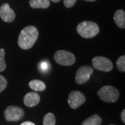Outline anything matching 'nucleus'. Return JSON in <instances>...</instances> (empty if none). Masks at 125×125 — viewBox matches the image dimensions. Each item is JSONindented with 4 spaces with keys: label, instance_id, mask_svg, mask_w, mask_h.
I'll return each instance as SVG.
<instances>
[{
    "label": "nucleus",
    "instance_id": "4",
    "mask_svg": "<svg viewBox=\"0 0 125 125\" xmlns=\"http://www.w3.org/2000/svg\"><path fill=\"white\" fill-rule=\"evenodd\" d=\"M54 58L55 61L58 64L63 66L72 65L76 61L74 55L65 50H59L56 52Z\"/></svg>",
    "mask_w": 125,
    "mask_h": 125
},
{
    "label": "nucleus",
    "instance_id": "13",
    "mask_svg": "<svg viewBox=\"0 0 125 125\" xmlns=\"http://www.w3.org/2000/svg\"><path fill=\"white\" fill-rule=\"evenodd\" d=\"M29 85L31 89L37 92H42L46 88L45 83L40 80H31L29 82Z\"/></svg>",
    "mask_w": 125,
    "mask_h": 125
},
{
    "label": "nucleus",
    "instance_id": "21",
    "mask_svg": "<svg viewBox=\"0 0 125 125\" xmlns=\"http://www.w3.org/2000/svg\"><path fill=\"white\" fill-rule=\"evenodd\" d=\"M121 119H122V122L125 123V110H123L121 113Z\"/></svg>",
    "mask_w": 125,
    "mask_h": 125
},
{
    "label": "nucleus",
    "instance_id": "7",
    "mask_svg": "<svg viewBox=\"0 0 125 125\" xmlns=\"http://www.w3.org/2000/svg\"><path fill=\"white\" fill-rule=\"evenodd\" d=\"M93 73V69L88 65L80 67L76 71L75 80L78 84H83L89 80L91 74Z\"/></svg>",
    "mask_w": 125,
    "mask_h": 125
},
{
    "label": "nucleus",
    "instance_id": "5",
    "mask_svg": "<svg viewBox=\"0 0 125 125\" xmlns=\"http://www.w3.org/2000/svg\"><path fill=\"white\" fill-rule=\"evenodd\" d=\"M93 65L94 69L103 72H110L113 68L111 61L103 56H96L93 58Z\"/></svg>",
    "mask_w": 125,
    "mask_h": 125
},
{
    "label": "nucleus",
    "instance_id": "20",
    "mask_svg": "<svg viewBox=\"0 0 125 125\" xmlns=\"http://www.w3.org/2000/svg\"><path fill=\"white\" fill-rule=\"evenodd\" d=\"M76 2V0H64V5L67 8H71Z\"/></svg>",
    "mask_w": 125,
    "mask_h": 125
},
{
    "label": "nucleus",
    "instance_id": "12",
    "mask_svg": "<svg viewBox=\"0 0 125 125\" xmlns=\"http://www.w3.org/2000/svg\"><path fill=\"white\" fill-rule=\"evenodd\" d=\"M29 4L33 9H47L49 6V0H30Z\"/></svg>",
    "mask_w": 125,
    "mask_h": 125
},
{
    "label": "nucleus",
    "instance_id": "8",
    "mask_svg": "<svg viewBox=\"0 0 125 125\" xmlns=\"http://www.w3.org/2000/svg\"><path fill=\"white\" fill-rule=\"evenodd\" d=\"M68 104L72 109H76L83 104L85 102V97L80 91H72L68 96Z\"/></svg>",
    "mask_w": 125,
    "mask_h": 125
},
{
    "label": "nucleus",
    "instance_id": "19",
    "mask_svg": "<svg viewBox=\"0 0 125 125\" xmlns=\"http://www.w3.org/2000/svg\"><path fill=\"white\" fill-rule=\"evenodd\" d=\"M7 86V80L4 76L0 75V93L2 92Z\"/></svg>",
    "mask_w": 125,
    "mask_h": 125
},
{
    "label": "nucleus",
    "instance_id": "18",
    "mask_svg": "<svg viewBox=\"0 0 125 125\" xmlns=\"http://www.w3.org/2000/svg\"><path fill=\"white\" fill-rule=\"evenodd\" d=\"M39 68H40V71L43 72H46L49 70L50 68V65L49 63L46 61H43L40 62L39 65Z\"/></svg>",
    "mask_w": 125,
    "mask_h": 125
},
{
    "label": "nucleus",
    "instance_id": "24",
    "mask_svg": "<svg viewBox=\"0 0 125 125\" xmlns=\"http://www.w3.org/2000/svg\"><path fill=\"white\" fill-rule=\"evenodd\" d=\"M85 1H94L96 0H85Z\"/></svg>",
    "mask_w": 125,
    "mask_h": 125
},
{
    "label": "nucleus",
    "instance_id": "9",
    "mask_svg": "<svg viewBox=\"0 0 125 125\" xmlns=\"http://www.w3.org/2000/svg\"><path fill=\"white\" fill-rule=\"evenodd\" d=\"M0 17L5 22H12L15 18V13L9 4H4L0 7Z\"/></svg>",
    "mask_w": 125,
    "mask_h": 125
},
{
    "label": "nucleus",
    "instance_id": "2",
    "mask_svg": "<svg viewBox=\"0 0 125 125\" xmlns=\"http://www.w3.org/2000/svg\"><path fill=\"white\" fill-rule=\"evenodd\" d=\"M76 31L82 38H91L98 34L99 28L98 25L93 22L83 21L77 25Z\"/></svg>",
    "mask_w": 125,
    "mask_h": 125
},
{
    "label": "nucleus",
    "instance_id": "25",
    "mask_svg": "<svg viewBox=\"0 0 125 125\" xmlns=\"http://www.w3.org/2000/svg\"></svg>",
    "mask_w": 125,
    "mask_h": 125
},
{
    "label": "nucleus",
    "instance_id": "11",
    "mask_svg": "<svg viewBox=\"0 0 125 125\" xmlns=\"http://www.w3.org/2000/svg\"><path fill=\"white\" fill-rule=\"evenodd\" d=\"M114 21L120 29L125 28V12L123 10H117L114 14Z\"/></svg>",
    "mask_w": 125,
    "mask_h": 125
},
{
    "label": "nucleus",
    "instance_id": "10",
    "mask_svg": "<svg viewBox=\"0 0 125 125\" xmlns=\"http://www.w3.org/2000/svg\"><path fill=\"white\" fill-rule=\"evenodd\" d=\"M40 97L39 94L35 92L27 93L24 97V103L28 107H33L40 102Z\"/></svg>",
    "mask_w": 125,
    "mask_h": 125
},
{
    "label": "nucleus",
    "instance_id": "6",
    "mask_svg": "<svg viewBox=\"0 0 125 125\" xmlns=\"http://www.w3.org/2000/svg\"><path fill=\"white\" fill-rule=\"evenodd\" d=\"M24 115L22 108L15 106H10L4 111V117L6 120L9 122L19 121Z\"/></svg>",
    "mask_w": 125,
    "mask_h": 125
},
{
    "label": "nucleus",
    "instance_id": "23",
    "mask_svg": "<svg viewBox=\"0 0 125 125\" xmlns=\"http://www.w3.org/2000/svg\"><path fill=\"white\" fill-rule=\"evenodd\" d=\"M50 1H53V2H55V3H56V2H58V1H60L61 0H50Z\"/></svg>",
    "mask_w": 125,
    "mask_h": 125
},
{
    "label": "nucleus",
    "instance_id": "15",
    "mask_svg": "<svg viewBox=\"0 0 125 125\" xmlns=\"http://www.w3.org/2000/svg\"><path fill=\"white\" fill-rule=\"evenodd\" d=\"M56 118L53 113H49L46 114L43 118V125H55Z\"/></svg>",
    "mask_w": 125,
    "mask_h": 125
},
{
    "label": "nucleus",
    "instance_id": "3",
    "mask_svg": "<svg viewBox=\"0 0 125 125\" xmlns=\"http://www.w3.org/2000/svg\"><path fill=\"white\" fill-rule=\"evenodd\" d=\"M98 95L100 99L108 103L117 102L119 98V91L111 85H105L98 91Z\"/></svg>",
    "mask_w": 125,
    "mask_h": 125
},
{
    "label": "nucleus",
    "instance_id": "14",
    "mask_svg": "<svg viewBox=\"0 0 125 125\" xmlns=\"http://www.w3.org/2000/svg\"><path fill=\"white\" fill-rule=\"evenodd\" d=\"M102 123V118L98 115L94 114L93 115L87 118L83 122L81 125H100Z\"/></svg>",
    "mask_w": 125,
    "mask_h": 125
},
{
    "label": "nucleus",
    "instance_id": "17",
    "mask_svg": "<svg viewBox=\"0 0 125 125\" xmlns=\"http://www.w3.org/2000/svg\"><path fill=\"white\" fill-rule=\"evenodd\" d=\"M5 51L4 49L0 48V72H3L6 70V64L4 60Z\"/></svg>",
    "mask_w": 125,
    "mask_h": 125
},
{
    "label": "nucleus",
    "instance_id": "16",
    "mask_svg": "<svg viewBox=\"0 0 125 125\" xmlns=\"http://www.w3.org/2000/svg\"><path fill=\"white\" fill-rule=\"evenodd\" d=\"M116 65L117 69L120 72H125V56H121L120 58L117 59L116 62Z\"/></svg>",
    "mask_w": 125,
    "mask_h": 125
},
{
    "label": "nucleus",
    "instance_id": "1",
    "mask_svg": "<svg viewBox=\"0 0 125 125\" xmlns=\"http://www.w3.org/2000/svg\"><path fill=\"white\" fill-rule=\"evenodd\" d=\"M38 37V31L33 26H28L21 31L18 38V45L22 49H29L33 46Z\"/></svg>",
    "mask_w": 125,
    "mask_h": 125
},
{
    "label": "nucleus",
    "instance_id": "22",
    "mask_svg": "<svg viewBox=\"0 0 125 125\" xmlns=\"http://www.w3.org/2000/svg\"><path fill=\"white\" fill-rule=\"evenodd\" d=\"M20 125H35V124L31 122H29V121H27V122H24L22 123Z\"/></svg>",
    "mask_w": 125,
    "mask_h": 125
}]
</instances>
